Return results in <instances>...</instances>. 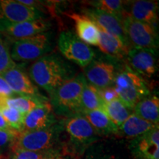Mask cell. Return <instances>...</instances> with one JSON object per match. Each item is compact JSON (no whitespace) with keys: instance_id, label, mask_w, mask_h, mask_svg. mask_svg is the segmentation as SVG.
<instances>
[{"instance_id":"cell-1","label":"cell","mask_w":159,"mask_h":159,"mask_svg":"<svg viewBox=\"0 0 159 159\" xmlns=\"http://www.w3.org/2000/svg\"><path fill=\"white\" fill-rule=\"evenodd\" d=\"M74 76L70 66L56 54H47L36 60L29 69L31 80L47 91L49 96Z\"/></svg>"},{"instance_id":"cell-2","label":"cell","mask_w":159,"mask_h":159,"mask_svg":"<svg viewBox=\"0 0 159 159\" xmlns=\"http://www.w3.org/2000/svg\"><path fill=\"white\" fill-rule=\"evenodd\" d=\"M86 83L84 75L80 74L57 88L50 96L49 102L54 114L65 118L80 114L81 97Z\"/></svg>"},{"instance_id":"cell-3","label":"cell","mask_w":159,"mask_h":159,"mask_svg":"<svg viewBox=\"0 0 159 159\" xmlns=\"http://www.w3.org/2000/svg\"><path fill=\"white\" fill-rule=\"evenodd\" d=\"M113 87L119 99L131 111L134 110L139 101L150 93L149 85L144 78L133 71L128 65H125L121 70L119 69Z\"/></svg>"},{"instance_id":"cell-4","label":"cell","mask_w":159,"mask_h":159,"mask_svg":"<svg viewBox=\"0 0 159 159\" xmlns=\"http://www.w3.org/2000/svg\"><path fill=\"white\" fill-rule=\"evenodd\" d=\"M62 121L49 128L41 130L20 132L11 146L12 151L24 150L33 152H43L55 149L63 133Z\"/></svg>"},{"instance_id":"cell-5","label":"cell","mask_w":159,"mask_h":159,"mask_svg":"<svg viewBox=\"0 0 159 159\" xmlns=\"http://www.w3.org/2000/svg\"><path fill=\"white\" fill-rule=\"evenodd\" d=\"M52 49V35L49 32L15 41L11 50L12 58L17 62L36 61L47 55Z\"/></svg>"},{"instance_id":"cell-6","label":"cell","mask_w":159,"mask_h":159,"mask_svg":"<svg viewBox=\"0 0 159 159\" xmlns=\"http://www.w3.org/2000/svg\"><path fill=\"white\" fill-rule=\"evenodd\" d=\"M62 122L63 130L69 137L71 151L74 153H83L90 145L98 140L99 136L82 115L66 118Z\"/></svg>"},{"instance_id":"cell-7","label":"cell","mask_w":159,"mask_h":159,"mask_svg":"<svg viewBox=\"0 0 159 159\" xmlns=\"http://www.w3.org/2000/svg\"><path fill=\"white\" fill-rule=\"evenodd\" d=\"M57 47L66 58L83 68L96 57L95 52L71 31H63L60 34Z\"/></svg>"},{"instance_id":"cell-8","label":"cell","mask_w":159,"mask_h":159,"mask_svg":"<svg viewBox=\"0 0 159 159\" xmlns=\"http://www.w3.org/2000/svg\"><path fill=\"white\" fill-rule=\"evenodd\" d=\"M122 23L129 43H134V47L158 48V34L156 27L135 20L129 14L123 16Z\"/></svg>"},{"instance_id":"cell-9","label":"cell","mask_w":159,"mask_h":159,"mask_svg":"<svg viewBox=\"0 0 159 159\" xmlns=\"http://www.w3.org/2000/svg\"><path fill=\"white\" fill-rule=\"evenodd\" d=\"M114 58L93 60L84 68V77L87 83L97 89L113 86L119 69Z\"/></svg>"},{"instance_id":"cell-10","label":"cell","mask_w":159,"mask_h":159,"mask_svg":"<svg viewBox=\"0 0 159 159\" xmlns=\"http://www.w3.org/2000/svg\"><path fill=\"white\" fill-rule=\"evenodd\" d=\"M128 66L140 76L150 78L158 70L157 49L131 47L127 54Z\"/></svg>"},{"instance_id":"cell-11","label":"cell","mask_w":159,"mask_h":159,"mask_svg":"<svg viewBox=\"0 0 159 159\" xmlns=\"http://www.w3.org/2000/svg\"><path fill=\"white\" fill-rule=\"evenodd\" d=\"M50 27V22L43 19L19 23H9L0 21V35L14 40L15 41L45 33Z\"/></svg>"},{"instance_id":"cell-12","label":"cell","mask_w":159,"mask_h":159,"mask_svg":"<svg viewBox=\"0 0 159 159\" xmlns=\"http://www.w3.org/2000/svg\"><path fill=\"white\" fill-rule=\"evenodd\" d=\"M83 15L89 18L98 28L116 37L126 47L130 48V43L125 35L122 19L120 18L93 7L84 8L83 10Z\"/></svg>"},{"instance_id":"cell-13","label":"cell","mask_w":159,"mask_h":159,"mask_svg":"<svg viewBox=\"0 0 159 159\" xmlns=\"http://www.w3.org/2000/svg\"><path fill=\"white\" fill-rule=\"evenodd\" d=\"M43 19V13L20 3L18 0H0V21L9 23Z\"/></svg>"},{"instance_id":"cell-14","label":"cell","mask_w":159,"mask_h":159,"mask_svg":"<svg viewBox=\"0 0 159 159\" xmlns=\"http://www.w3.org/2000/svg\"><path fill=\"white\" fill-rule=\"evenodd\" d=\"M57 122V119L55 116L50 103L47 101L25 115L24 130H41L49 128Z\"/></svg>"},{"instance_id":"cell-15","label":"cell","mask_w":159,"mask_h":159,"mask_svg":"<svg viewBox=\"0 0 159 159\" xmlns=\"http://www.w3.org/2000/svg\"><path fill=\"white\" fill-rule=\"evenodd\" d=\"M2 76L15 94L35 97L41 96L29 75L17 65L4 73Z\"/></svg>"},{"instance_id":"cell-16","label":"cell","mask_w":159,"mask_h":159,"mask_svg":"<svg viewBox=\"0 0 159 159\" xmlns=\"http://www.w3.org/2000/svg\"><path fill=\"white\" fill-rule=\"evenodd\" d=\"M131 146L137 158L159 159V129L158 127L134 139Z\"/></svg>"},{"instance_id":"cell-17","label":"cell","mask_w":159,"mask_h":159,"mask_svg":"<svg viewBox=\"0 0 159 159\" xmlns=\"http://www.w3.org/2000/svg\"><path fill=\"white\" fill-rule=\"evenodd\" d=\"M64 14L75 21L77 36L87 45L97 46L99 43V31L97 25L91 20L76 13H64Z\"/></svg>"},{"instance_id":"cell-18","label":"cell","mask_w":159,"mask_h":159,"mask_svg":"<svg viewBox=\"0 0 159 159\" xmlns=\"http://www.w3.org/2000/svg\"><path fill=\"white\" fill-rule=\"evenodd\" d=\"M129 16L135 20L156 27L158 22V2L148 0L131 2Z\"/></svg>"},{"instance_id":"cell-19","label":"cell","mask_w":159,"mask_h":159,"mask_svg":"<svg viewBox=\"0 0 159 159\" xmlns=\"http://www.w3.org/2000/svg\"><path fill=\"white\" fill-rule=\"evenodd\" d=\"M156 127H158V125L149 122L133 113L120 126L118 127L117 135L134 139L143 136Z\"/></svg>"},{"instance_id":"cell-20","label":"cell","mask_w":159,"mask_h":159,"mask_svg":"<svg viewBox=\"0 0 159 159\" xmlns=\"http://www.w3.org/2000/svg\"><path fill=\"white\" fill-rule=\"evenodd\" d=\"M99 29L98 47L101 52L114 59H122L127 56L129 49L116 37Z\"/></svg>"},{"instance_id":"cell-21","label":"cell","mask_w":159,"mask_h":159,"mask_svg":"<svg viewBox=\"0 0 159 159\" xmlns=\"http://www.w3.org/2000/svg\"><path fill=\"white\" fill-rule=\"evenodd\" d=\"M88 120L99 136L118 134V127L102 110L91 111L81 114Z\"/></svg>"},{"instance_id":"cell-22","label":"cell","mask_w":159,"mask_h":159,"mask_svg":"<svg viewBox=\"0 0 159 159\" xmlns=\"http://www.w3.org/2000/svg\"><path fill=\"white\" fill-rule=\"evenodd\" d=\"M134 113L140 118L158 125L159 99L156 95H148L136 105Z\"/></svg>"},{"instance_id":"cell-23","label":"cell","mask_w":159,"mask_h":159,"mask_svg":"<svg viewBox=\"0 0 159 159\" xmlns=\"http://www.w3.org/2000/svg\"><path fill=\"white\" fill-rule=\"evenodd\" d=\"M47 99L43 96H27V95H19L5 99L6 106L13 108L21 112L24 115L28 114L30 111L36 108L42 103L47 102Z\"/></svg>"},{"instance_id":"cell-24","label":"cell","mask_w":159,"mask_h":159,"mask_svg":"<svg viewBox=\"0 0 159 159\" xmlns=\"http://www.w3.org/2000/svg\"><path fill=\"white\" fill-rule=\"evenodd\" d=\"M104 105L105 103L99 96L97 89L86 83L81 97L80 115L91 111H102Z\"/></svg>"},{"instance_id":"cell-25","label":"cell","mask_w":159,"mask_h":159,"mask_svg":"<svg viewBox=\"0 0 159 159\" xmlns=\"http://www.w3.org/2000/svg\"><path fill=\"white\" fill-rule=\"evenodd\" d=\"M102 111L117 127L120 126L132 114V111L119 99L108 103H105Z\"/></svg>"},{"instance_id":"cell-26","label":"cell","mask_w":159,"mask_h":159,"mask_svg":"<svg viewBox=\"0 0 159 159\" xmlns=\"http://www.w3.org/2000/svg\"><path fill=\"white\" fill-rule=\"evenodd\" d=\"M88 5L93 8L116 16L121 19L125 15V2L121 0H97L89 2Z\"/></svg>"},{"instance_id":"cell-27","label":"cell","mask_w":159,"mask_h":159,"mask_svg":"<svg viewBox=\"0 0 159 159\" xmlns=\"http://www.w3.org/2000/svg\"><path fill=\"white\" fill-rule=\"evenodd\" d=\"M0 113L5 118L10 128L17 132H22L25 115L21 114L16 109L6 105L0 108Z\"/></svg>"},{"instance_id":"cell-28","label":"cell","mask_w":159,"mask_h":159,"mask_svg":"<svg viewBox=\"0 0 159 159\" xmlns=\"http://www.w3.org/2000/svg\"><path fill=\"white\" fill-rule=\"evenodd\" d=\"M16 66L12 58L8 46L2 35H0V75Z\"/></svg>"},{"instance_id":"cell-29","label":"cell","mask_w":159,"mask_h":159,"mask_svg":"<svg viewBox=\"0 0 159 159\" xmlns=\"http://www.w3.org/2000/svg\"><path fill=\"white\" fill-rule=\"evenodd\" d=\"M59 152L58 150L52 149L43 152H33V151L15 150H13V155L11 159H46L52 155Z\"/></svg>"},{"instance_id":"cell-30","label":"cell","mask_w":159,"mask_h":159,"mask_svg":"<svg viewBox=\"0 0 159 159\" xmlns=\"http://www.w3.org/2000/svg\"><path fill=\"white\" fill-rule=\"evenodd\" d=\"M19 132L14 130H0V154L5 152V150L11 148Z\"/></svg>"},{"instance_id":"cell-31","label":"cell","mask_w":159,"mask_h":159,"mask_svg":"<svg viewBox=\"0 0 159 159\" xmlns=\"http://www.w3.org/2000/svg\"><path fill=\"white\" fill-rule=\"evenodd\" d=\"M97 91H98L99 96H100L101 99H102L104 103H108L111 101L119 99L118 94H117L116 90L113 86L97 89Z\"/></svg>"},{"instance_id":"cell-32","label":"cell","mask_w":159,"mask_h":159,"mask_svg":"<svg viewBox=\"0 0 159 159\" xmlns=\"http://www.w3.org/2000/svg\"><path fill=\"white\" fill-rule=\"evenodd\" d=\"M15 93L11 90L2 75H0V97L3 99H7L14 96Z\"/></svg>"},{"instance_id":"cell-33","label":"cell","mask_w":159,"mask_h":159,"mask_svg":"<svg viewBox=\"0 0 159 159\" xmlns=\"http://www.w3.org/2000/svg\"><path fill=\"white\" fill-rule=\"evenodd\" d=\"M85 159H117L114 155L103 153L102 152H92L85 156Z\"/></svg>"},{"instance_id":"cell-34","label":"cell","mask_w":159,"mask_h":159,"mask_svg":"<svg viewBox=\"0 0 159 159\" xmlns=\"http://www.w3.org/2000/svg\"><path fill=\"white\" fill-rule=\"evenodd\" d=\"M11 128L9 127L8 124H7L6 120L4 118L2 115L0 113V130H11ZM13 130V129H12Z\"/></svg>"},{"instance_id":"cell-35","label":"cell","mask_w":159,"mask_h":159,"mask_svg":"<svg viewBox=\"0 0 159 159\" xmlns=\"http://www.w3.org/2000/svg\"><path fill=\"white\" fill-rule=\"evenodd\" d=\"M46 159H65L63 157V155L61 153V152H57V153H55L54 155H52V156H49Z\"/></svg>"},{"instance_id":"cell-36","label":"cell","mask_w":159,"mask_h":159,"mask_svg":"<svg viewBox=\"0 0 159 159\" xmlns=\"http://www.w3.org/2000/svg\"><path fill=\"white\" fill-rule=\"evenodd\" d=\"M0 159H11V156L7 152H3L0 154Z\"/></svg>"},{"instance_id":"cell-37","label":"cell","mask_w":159,"mask_h":159,"mask_svg":"<svg viewBox=\"0 0 159 159\" xmlns=\"http://www.w3.org/2000/svg\"><path fill=\"white\" fill-rule=\"evenodd\" d=\"M5 99L1 98V97H0V108H2L3 106H5Z\"/></svg>"},{"instance_id":"cell-38","label":"cell","mask_w":159,"mask_h":159,"mask_svg":"<svg viewBox=\"0 0 159 159\" xmlns=\"http://www.w3.org/2000/svg\"><path fill=\"white\" fill-rule=\"evenodd\" d=\"M138 159H146V158H138Z\"/></svg>"}]
</instances>
